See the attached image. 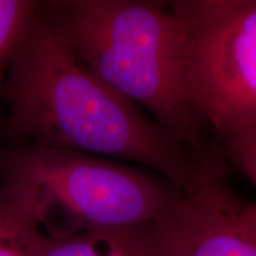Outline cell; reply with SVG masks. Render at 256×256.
Returning <instances> with one entry per match:
<instances>
[{
    "instance_id": "6da1fadb",
    "label": "cell",
    "mask_w": 256,
    "mask_h": 256,
    "mask_svg": "<svg viewBox=\"0 0 256 256\" xmlns=\"http://www.w3.org/2000/svg\"><path fill=\"white\" fill-rule=\"evenodd\" d=\"M8 124L31 145L145 166L186 192L224 170L106 84L37 14L6 75Z\"/></svg>"
},
{
    "instance_id": "7a4b0ae2",
    "label": "cell",
    "mask_w": 256,
    "mask_h": 256,
    "mask_svg": "<svg viewBox=\"0 0 256 256\" xmlns=\"http://www.w3.org/2000/svg\"><path fill=\"white\" fill-rule=\"evenodd\" d=\"M40 11L101 81L180 142L206 152V126L188 92L185 25L174 2L60 0Z\"/></svg>"
},
{
    "instance_id": "3957f363",
    "label": "cell",
    "mask_w": 256,
    "mask_h": 256,
    "mask_svg": "<svg viewBox=\"0 0 256 256\" xmlns=\"http://www.w3.org/2000/svg\"><path fill=\"white\" fill-rule=\"evenodd\" d=\"M2 166L0 194L28 203L48 236L145 226L179 194L153 172L34 145L8 153Z\"/></svg>"
},
{
    "instance_id": "277c9868",
    "label": "cell",
    "mask_w": 256,
    "mask_h": 256,
    "mask_svg": "<svg viewBox=\"0 0 256 256\" xmlns=\"http://www.w3.org/2000/svg\"><path fill=\"white\" fill-rule=\"evenodd\" d=\"M188 92L220 140L256 126V0H178Z\"/></svg>"
},
{
    "instance_id": "5b68a950",
    "label": "cell",
    "mask_w": 256,
    "mask_h": 256,
    "mask_svg": "<svg viewBox=\"0 0 256 256\" xmlns=\"http://www.w3.org/2000/svg\"><path fill=\"white\" fill-rule=\"evenodd\" d=\"M151 226L156 256H256V203H243L224 172L179 191Z\"/></svg>"
},
{
    "instance_id": "8992f818",
    "label": "cell",
    "mask_w": 256,
    "mask_h": 256,
    "mask_svg": "<svg viewBox=\"0 0 256 256\" xmlns=\"http://www.w3.org/2000/svg\"><path fill=\"white\" fill-rule=\"evenodd\" d=\"M151 224L44 235L38 256H154Z\"/></svg>"
},
{
    "instance_id": "52a82bcc",
    "label": "cell",
    "mask_w": 256,
    "mask_h": 256,
    "mask_svg": "<svg viewBox=\"0 0 256 256\" xmlns=\"http://www.w3.org/2000/svg\"><path fill=\"white\" fill-rule=\"evenodd\" d=\"M44 235L28 203L0 194V256H38Z\"/></svg>"
},
{
    "instance_id": "ba28073f",
    "label": "cell",
    "mask_w": 256,
    "mask_h": 256,
    "mask_svg": "<svg viewBox=\"0 0 256 256\" xmlns=\"http://www.w3.org/2000/svg\"><path fill=\"white\" fill-rule=\"evenodd\" d=\"M38 5L28 0H0V92L16 51L37 14Z\"/></svg>"
},
{
    "instance_id": "9c48e42d",
    "label": "cell",
    "mask_w": 256,
    "mask_h": 256,
    "mask_svg": "<svg viewBox=\"0 0 256 256\" xmlns=\"http://www.w3.org/2000/svg\"><path fill=\"white\" fill-rule=\"evenodd\" d=\"M220 142L223 162L241 172L256 188V126L229 134Z\"/></svg>"
}]
</instances>
